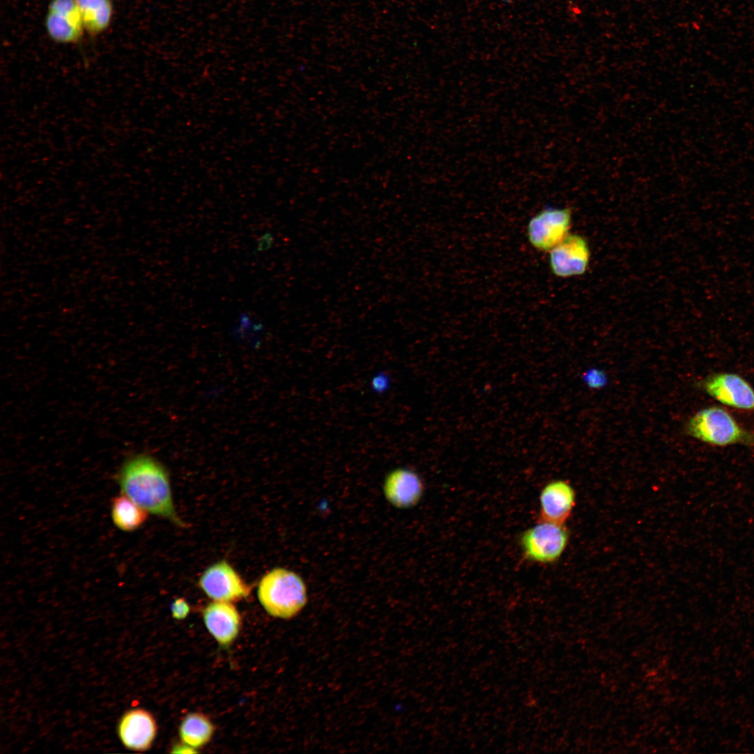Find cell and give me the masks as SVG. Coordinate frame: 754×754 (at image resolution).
<instances>
[{"label": "cell", "mask_w": 754, "mask_h": 754, "mask_svg": "<svg viewBox=\"0 0 754 754\" xmlns=\"http://www.w3.org/2000/svg\"><path fill=\"white\" fill-rule=\"evenodd\" d=\"M117 480L121 493L148 513L179 527L186 526L175 510L169 474L156 458L145 453L128 457L117 473Z\"/></svg>", "instance_id": "cell-1"}, {"label": "cell", "mask_w": 754, "mask_h": 754, "mask_svg": "<svg viewBox=\"0 0 754 754\" xmlns=\"http://www.w3.org/2000/svg\"><path fill=\"white\" fill-rule=\"evenodd\" d=\"M258 598L264 609L272 616L290 619L306 606L307 588L296 572L278 567L268 571L260 580Z\"/></svg>", "instance_id": "cell-2"}, {"label": "cell", "mask_w": 754, "mask_h": 754, "mask_svg": "<svg viewBox=\"0 0 754 754\" xmlns=\"http://www.w3.org/2000/svg\"><path fill=\"white\" fill-rule=\"evenodd\" d=\"M685 431L690 436L711 446L754 447V430L741 424L725 408L709 406L693 414Z\"/></svg>", "instance_id": "cell-3"}, {"label": "cell", "mask_w": 754, "mask_h": 754, "mask_svg": "<svg viewBox=\"0 0 754 754\" xmlns=\"http://www.w3.org/2000/svg\"><path fill=\"white\" fill-rule=\"evenodd\" d=\"M568 539V531L564 524L541 521L525 531L519 541L527 559L540 563H549L561 556Z\"/></svg>", "instance_id": "cell-4"}, {"label": "cell", "mask_w": 754, "mask_h": 754, "mask_svg": "<svg viewBox=\"0 0 754 754\" xmlns=\"http://www.w3.org/2000/svg\"><path fill=\"white\" fill-rule=\"evenodd\" d=\"M696 386L726 406L754 412V388L738 374L715 372L699 380Z\"/></svg>", "instance_id": "cell-5"}, {"label": "cell", "mask_w": 754, "mask_h": 754, "mask_svg": "<svg viewBox=\"0 0 754 754\" xmlns=\"http://www.w3.org/2000/svg\"><path fill=\"white\" fill-rule=\"evenodd\" d=\"M198 586L216 601L237 602L249 597L250 586L226 561L209 566L198 579Z\"/></svg>", "instance_id": "cell-6"}, {"label": "cell", "mask_w": 754, "mask_h": 754, "mask_svg": "<svg viewBox=\"0 0 754 754\" xmlns=\"http://www.w3.org/2000/svg\"><path fill=\"white\" fill-rule=\"evenodd\" d=\"M571 223L570 208H546L530 220L528 240L535 249L550 251L569 235Z\"/></svg>", "instance_id": "cell-7"}, {"label": "cell", "mask_w": 754, "mask_h": 754, "mask_svg": "<svg viewBox=\"0 0 754 754\" xmlns=\"http://www.w3.org/2000/svg\"><path fill=\"white\" fill-rule=\"evenodd\" d=\"M45 27L50 38L57 43L79 42L85 30L75 0H50Z\"/></svg>", "instance_id": "cell-8"}, {"label": "cell", "mask_w": 754, "mask_h": 754, "mask_svg": "<svg viewBox=\"0 0 754 754\" xmlns=\"http://www.w3.org/2000/svg\"><path fill=\"white\" fill-rule=\"evenodd\" d=\"M590 250L586 240L579 235H568L550 251L549 264L553 274L567 278L583 274L587 269Z\"/></svg>", "instance_id": "cell-9"}, {"label": "cell", "mask_w": 754, "mask_h": 754, "mask_svg": "<svg viewBox=\"0 0 754 754\" xmlns=\"http://www.w3.org/2000/svg\"><path fill=\"white\" fill-rule=\"evenodd\" d=\"M117 732L126 748L144 752L151 748L156 738L157 724L149 711L134 708L126 711L121 717Z\"/></svg>", "instance_id": "cell-10"}, {"label": "cell", "mask_w": 754, "mask_h": 754, "mask_svg": "<svg viewBox=\"0 0 754 754\" xmlns=\"http://www.w3.org/2000/svg\"><path fill=\"white\" fill-rule=\"evenodd\" d=\"M383 494L386 500L400 509L416 505L424 493V484L414 471L399 468L390 471L383 482Z\"/></svg>", "instance_id": "cell-11"}, {"label": "cell", "mask_w": 754, "mask_h": 754, "mask_svg": "<svg viewBox=\"0 0 754 754\" xmlns=\"http://www.w3.org/2000/svg\"><path fill=\"white\" fill-rule=\"evenodd\" d=\"M205 625L216 642L229 646L239 635L241 616L231 602L213 600L202 611Z\"/></svg>", "instance_id": "cell-12"}, {"label": "cell", "mask_w": 754, "mask_h": 754, "mask_svg": "<svg viewBox=\"0 0 754 754\" xmlns=\"http://www.w3.org/2000/svg\"><path fill=\"white\" fill-rule=\"evenodd\" d=\"M575 492L566 481L556 480L547 483L539 496L541 521L564 524L575 505Z\"/></svg>", "instance_id": "cell-13"}, {"label": "cell", "mask_w": 754, "mask_h": 754, "mask_svg": "<svg viewBox=\"0 0 754 754\" xmlns=\"http://www.w3.org/2000/svg\"><path fill=\"white\" fill-rule=\"evenodd\" d=\"M86 32L92 36L105 32L114 16L112 0H75Z\"/></svg>", "instance_id": "cell-14"}, {"label": "cell", "mask_w": 754, "mask_h": 754, "mask_svg": "<svg viewBox=\"0 0 754 754\" xmlns=\"http://www.w3.org/2000/svg\"><path fill=\"white\" fill-rule=\"evenodd\" d=\"M147 515L145 510L122 493L112 499V522L123 531L132 532L138 529L146 522Z\"/></svg>", "instance_id": "cell-15"}, {"label": "cell", "mask_w": 754, "mask_h": 754, "mask_svg": "<svg viewBox=\"0 0 754 754\" xmlns=\"http://www.w3.org/2000/svg\"><path fill=\"white\" fill-rule=\"evenodd\" d=\"M215 727L209 718L200 712L187 714L182 720L179 734L182 742L195 748H200L211 740Z\"/></svg>", "instance_id": "cell-16"}, {"label": "cell", "mask_w": 754, "mask_h": 754, "mask_svg": "<svg viewBox=\"0 0 754 754\" xmlns=\"http://www.w3.org/2000/svg\"><path fill=\"white\" fill-rule=\"evenodd\" d=\"M583 380L586 385L592 389L603 387L607 383L606 374L600 369H591L583 375Z\"/></svg>", "instance_id": "cell-17"}, {"label": "cell", "mask_w": 754, "mask_h": 754, "mask_svg": "<svg viewBox=\"0 0 754 754\" xmlns=\"http://www.w3.org/2000/svg\"><path fill=\"white\" fill-rule=\"evenodd\" d=\"M190 605L183 598L175 599L170 605L172 616L177 620L185 619L190 612Z\"/></svg>", "instance_id": "cell-18"}, {"label": "cell", "mask_w": 754, "mask_h": 754, "mask_svg": "<svg viewBox=\"0 0 754 754\" xmlns=\"http://www.w3.org/2000/svg\"><path fill=\"white\" fill-rule=\"evenodd\" d=\"M198 752V751H197L195 748L183 742L182 744H177L176 746L172 747V749L171 751V753H195Z\"/></svg>", "instance_id": "cell-19"}]
</instances>
